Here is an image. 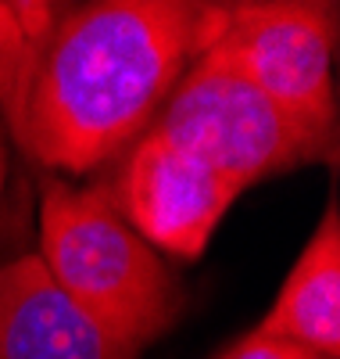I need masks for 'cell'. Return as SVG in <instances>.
<instances>
[{
	"label": "cell",
	"mask_w": 340,
	"mask_h": 359,
	"mask_svg": "<svg viewBox=\"0 0 340 359\" xmlns=\"http://www.w3.org/2000/svg\"><path fill=\"white\" fill-rule=\"evenodd\" d=\"M208 0H86L36 50L15 140L47 169L90 172L150 130L190 62L219 36Z\"/></svg>",
	"instance_id": "cell-1"
},
{
	"label": "cell",
	"mask_w": 340,
	"mask_h": 359,
	"mask_svg": "<svg viewBox=\"0 0 340 359\" xmlns=\"http://www.w3.org/2000/svg\"><path fill=\"white\" fill-rule=\"evenodd\" d=\"M40 262L50 280L108 334L143 348L179 316V287L162 255L118 216L104 187L47 180Z\"/></svg>",
	"instance_id": "cell-2"
},
{
	"label": "cell",
	"mask_w": 340,
	"mask_h": 359,
	"mask_svg": "<svg viewBox=\"0 0 340 359\" xmlns=\"http://www.w3.org/2000/svg\"><path fill=\"white\" fill-rule=\"evenodd\" d=\"M150 130L208 162L236 191L326 155V147L308 137L219 47L201 50L190 62Z\"/></svg>",
	"instance_id": "cell-3"
},
{
	"label": "cell",
	"mask_w": 340,
	"mask_h": 359,
	"mask_svg": "<svg viewBox=\"0 0 340 359\" xmlns=\"http://www.w3.org/2000/svg\"><path fill=\"white\" fill-rule=\"evenodd\" d=\"M211 47L330 151L337 130V0H255L226 8Z\"/></svg>",
	"instance_id": "cell-4"
},
{
	"label": "cell",
	"mask_w": 340,
	"mask_h": 359,
	"mask_svg": "<svg viewBox=\"0 0 340 359\" xmlns=\"http://www.w3.org/2000/svg\"><path fill=\"white\" fill-rule=\"evenodd\" d=\"M154 252L197 259L240 191L222 172L162 133H140L108 194Z\"/></svg>",
	"instance_id": "cell-5"
},
{
	"label": "cell",
	"mask_w": 340,
	"mask_h": 359,
	"mask_svg": "<svg viewBox=\"0 0 340 359\" xmlns=\"http://www.w3.org/2000/svg\"><path fill=\"white\" fill-rule=\"evenodd\" d=\"M83 313L43 269L40 255L0 262V359H136Z\"/></svg>",
	"instance_id": "cell-6"
},
{
	"label": "cell",
	"mask_w": 340,
	"mask_h": 359,
	"mask_svg": "<svg viewBox=\"0 0 340 359\" xmlns=\"http://www.w3.org/2000/svg\"><path fill=\"white\" fill-rule=\"evenodd\" d=\"M326 359H340V219L330 201L319 230L297 255L272 309L255 327Z\"/></svg>",
	"instance_id": "cell-7"
},
{
	"label": "cell",
	"mask_w": 340,
	"mask_h": 359,
	"mask_svg": "<svg viewBox=\"0 0 340 359\" xmlns=\"http://www.w3.org/2000/svg\"><path fill=\"white\" fill-rule=\"evenodd\" d=\"M36 50L40 47L29 40L18 15L0 0V111H4V123L11 133H18L22 123V104L29 79H33Z\"/></svg>",
	"instance_id": "cell-8"
},
{
	"label": "cell",
	"mask_w": 340,
	"mask_h": 359,
	"mask_svg": "<svg viewBox=\"0 0 340 359\" xmlns=\"http://www.w3.org/2000/svg\"><path fill=\"white\" fill-rule=\"evenodd\" d=\"M215 359H326V355L308 352V348H301L294 341H283V338L251 331V334H243L240 341H233L226 352H219Z\"/></svg>",
	"instance_id": "cell-9"
},
{
	"label": "cell",
	"mask_w": 340,
	"mask_h": 359,
	"mask_svg": "<svg viewBox=\"0 0 340 359\" xmlns=\"http://www.w3.org/2000/svg\"><path fill=\"white\" fill-rule=\"evenodd\" d=\"M4 4L18 15L29 40L40 47L43 36L50 33V25H54V0H4Z\"/></svg>",
	"instance_id": "cell-10"
},
{
	"label": "cell",
	"mask_w": 340,
	"mask_h": 359,
	"mask_svg": "<svg viewBox=\"0 0 340 359\" xmlns=\"http://www.w3.org/2000/svg\"><path fill=\"white\" fill-rule=\"evenodd\" d=\"M4 180H8V144L4 133H0V198H4Z\"/></svg>",
	"instance_id": "cell-11"
},
{
	"label": "cell",
	"mask_w": 340,
	"mask_h": 359,
	"mask_svg": "<svg viewBox=\"0 0 340 359\" xmlns=\"http://www.w3.org/2000/svg\"><path fill=\"white\" fill-rule=\"evenodd\" d=\"M208 4H219V8H236V4H255V0H208Z\"/></svg>",
	"instance_id": "cell-12"
}]
</instances>
